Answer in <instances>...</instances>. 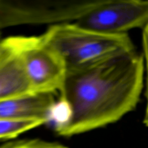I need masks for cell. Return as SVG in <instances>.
<instances>
[{
    "label": "cell",
    "instance_id": "6da1fadb",
    "mask_svg": "<svg viewBox=\"0 0 148 148\" xmlns=\"http://www.w3.org/2000/svg\"><path fill=\"white\" fill-rule=\"evenodd\" d=\"M144 78V59L135 51L67 70L52 118L57 134L72 137L118 121L138 104Z\"/></svg>",
    "mask_w": 148,
    "mask_h": 148
},
{
    "label": "cell",
    "instance_id": "7a4b0ae2",
    "mask_svg": "<svg viewBox=\"0 0 148 148\" xmlns=\"http://www.w3.org/2000/svg\"><path fill=\"white\" fill-rule=\"evenodd\" d=\"M41 36L60 55L67 70L90 66L135 51L127 34L101 33L75 23L50 25Z\"/></svg>",
    "mask_w": 148,
    "mask_h": 148
},
{
    "label": "cell",
    "instance_id": "3957f363",
    "mask_svg": "<svg viewBox=\"0 0 148 148\" xmlns=\"http://www.w3.org/2000/svg\"><path fill=\"white\" fill-rule=\"evenodd\" d=\"M5 43L18 55L33 93L60 91L67 68L60 55L38 36H11Z\"/></svg>",
    "mask_w": 148,
    "mask_h": 148
},
{
    "label": "cell",
    "instance_id": "277c9868",
    "mask_svg": "<svg viewBox=\"0 0 148 148\" xmlns=\"http://www.w3.org/2000/svg\"><path fill=\"white\" fill-rule=\"evenodd\" d=\"M90 1L0 0V29L25 24L77 23L98 5Z\"/></svg>",
    "mask_w": 148,
    "mask_h": 148
},
{
    "label": "cell",
    "instance_id": "5b68a950",
    "mask_svg": "<svg viewBox=\"0 0 148 148\" xmlns=\"http://www.w3.org/2000/svg\"><path fill=\"white\" fill-rule=\"evenodd\" d=\"M148 23V0H101L75 24L108 34H127Z\"/></svg>",
    "mask_w": 148,
    "mask_h": 148
},
{
    "label": "cell",
    "instance_id": "8992f818",
    "mask_svg": "<svg viewBox=\"0 0 148 148\" xmlns=\"http://www.w3.org/2000/svg\"><path fill=\"white\" fill-rule=\"evenodd\" d=\"M56 101L53 93H33L0 101V119L52 120Z\"/></svg>",
    "mask_w": 148,
    "mask_h": 148
},
{
    "label": "cell",
    "instance_id": "52a82bcc",
    "mask_svg": "<svg viewBox=\"0 0 148 148\" xmlns=\"http://www.w3.org/2000/svg\"><path fill=\"white\" fill-rule=\"evenodd\" d=\"M33 94L18 55L1 40L0 45V101Z\"/></svg>",
    "mask_w": 148,
    "mask_h": 148
},
{
    "label": "cell",
    "instance_id": "ba28073f",
    "mask_svg": "<svg viewBox=\"0 0 148 148\" xmlns=\"http://www.w3.org/2000/svg\"><path fill=\"white\" fill-rule=\"evenodd\" d=\"M40 119L3 120L0 119V140H12L23 133L46 124Z\"/></svg>",
    "mask_w": 148,
    "mask_h": 148
},
{
    "label": "cell",
    "instance_id": "9c48e42d",
    "mask_svg": "<svg viewBox=\"0 0 148 148\" xmlns=\"http://www.w3.org/2000/svg\"><path fill=\"white\" fill-rule=\"evenodd\" d=\"M0 148H68L61 143L41 139H25L9 141L0 145Z\"/></svg>",
    "mask_w": 148,
    "mask_h": 148
},
{
    "label": "cell",
    "instance_id": "30bf717a",
    "mask_svg": "<svg viewBox=\"0 0 148 148\" xmlns=\"http://www.w3.org/2000/svg\"><path fill=\"white\" fill-rule=\"evenodd\" d=\"M143 56L145 64V73L146 74V108L143 122L145 125L148 127V23L143 29Z\"/></svg>",
    "mask_w": 148,
    "mask_h": 148
},
{
    "label": "cell",
    "instance_id": "8fae6325",
    "mask_svg": "<svg viewBox=\"0 0 148 148\" xmlns=\"http://www.w3.org/2000/svg\"><path fill=\"white\" fill-rule=\"evenodd\" d=\"M1 40H2V39L1 38V36H0V45H1Z\"/></svg>",
    "mask_w": 148,
    "mask_h": 148
}]
</instances>
